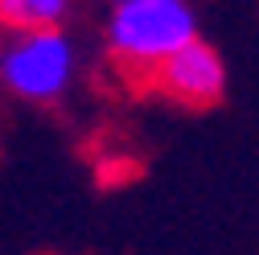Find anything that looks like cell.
<instances>
[{
	"label": "cell",
	"mask_w": 259,
	"mask_h": 255,
	"mask_svg": "<svg viewBox=\"0 0 259 255\" xmlns=\"http://www.w3.org/2000/svg\"><path fill=\"white\" fill-rule=\"evenodd\" d=\"M82 74V46L66 25L0 33V91L25 107H58Z\"/></svg>",
	"instance_id": "obj_2"
},
{
	"label": "cell",
	"mask_w": 259,
	"mask_h": 255,
	"mask_svg": "<svg viewBox=\"0 0 259 255\" xmlns=\"http://www.w3.org/2000/svg\"><path fill=\"white\" fill-rule=\"evenodd\" d=\"M148 87L169 99L177 107H189V111H206V107H218L226 99V87H231V70H226V58L218 54V46H210L206 37H198L193 46L177 50L165 66H160Z\"/></svg>",
	"instance_id": "obj_3"
},
{
	"label": "cell",
	"mask_w": 259,
	"mask_h": 255,
	"mask_svg": "<svg viewBox=\"0 0 259 255\" xmlns=\"http://www.w3.org/2000/svg\"><path fill=\"white\" fill-rule=\"evenodd\" d=\"M99 5H119V0H99Z\"/></svg>",
	"instance_id": "obj_5"
},
{
	"label": "cell",
	"mask_w": 259,
	"mask_h": 255,
	"mask_svg": "<svg viewBox=\"0 0 259 255\" xmlns=\"http://www.w3.org/2000/svg\"><path fill=\"white\" fill-rule=\"evenodd\" d=\"M78 0H0V33L9 29H54L66 25Z\"/></svg>",
	"instance_id": "obj_4"
},
{
	"label": "cell",
	"mask_w": 259,
	"mask_h": 255,
	"mask_svg": "<svg viewBox=\"0 0 259 255\" xmlns=\"http://www.w3.org/2000/svg\"><path fill=\"white\" fill-rule=\"evenodd\" d=\"M103 54L127 82H148L165 62L202 37L193 0H119L103 13Z\"/></svg>",
	"instance_id": "obj_1"
}]
</instances>
